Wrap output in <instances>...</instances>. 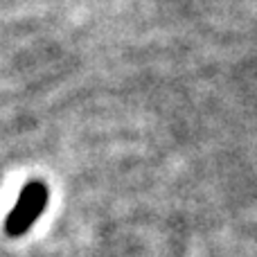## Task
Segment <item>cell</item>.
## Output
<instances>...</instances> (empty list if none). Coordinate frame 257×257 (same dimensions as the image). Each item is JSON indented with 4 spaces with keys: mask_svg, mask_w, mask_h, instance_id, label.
I'll return each instance as SVG.
<instances>
[{
    "mask_svg": "<svg viewBox=\"0 0 257 257\" xmlns=\"http://www.w3.org/2000/svg\"><path fill=\"white\" fill-rule=\"evenodd\" d=\"M48 203V187L41 181H32L23 187L14 210L9 212L5 221V230L9 237H21L34 226V221L41 217Z\"/></svg>",
    "mask_w": 257,
    "mask_h": 257,
    "instance_id": "obj_1",
    "label": "cell"
}]
</instances>
